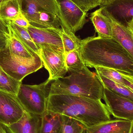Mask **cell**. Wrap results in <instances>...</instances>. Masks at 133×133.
<instances>
[{
    "label": "cell",
    "instance_id": "6da1fadb",
    "mask_svg": "<svg viewBox=\"0 0 133 133\" xmlns=\"http://www.w3.org/2000/svg\"><path fill=\"white\" fill-rule=\"evenodd\" d=\"M80 49L87 67L110 68L133 74V57L112 38L89 37L82 40Z\"/></svg>",
    "mask_w": 133,
    "mask_h": 133
},
{
    "label": "cell",
    "instance_id": "7a4b0ae2",
    "mask_svg": "<svg viewBox=\"0 0 133 133\" xmlns=\"http://www.w3.org/2000/svg\"><path fill=\"white\" fill-rule=\"evenodd\" d=\"M46 111L75 119L87 128L111 119L101 100L69 95H48Z\"/></svg>",
    "mask_w": 133,
    "mask_h": 133
},
{
    "label": "cell",
    "instance_id": "3957f363",
    "mask_svg": "<svg viewBox=\"0 0 133 133\" xmlns=\"http://www.w3.org/2000/svg\"><path fill=\"white\" fill-rule=\"evenodd\" d=\"M104 87L96 73H70L68 76L52 83L48 95L65 94L84 97L94 100L103 98Z\"/></svg>",
    "mask_w": 133,
    "mask_h": 133
},
{
    "label": "cell",
    "instance_id": "277c9868",
    "mask_svg": "<svg viewBox=\"0 0 133 133\" xmlns=\"http://www.w3.org/2000/svg\"><path fill=\"white\" fill-rule=\"evenodd\" d=\"M43 66L39 56L22 58L11 54L5 46L0 52V66L7 74L22 82L24 77L39 70Z\"/></svg>",
    "mask_w": 133,
    "mask_h": 133
},
{
    "label": "cell",
    "instance_id": "5b68a950",
    "mask_svg": "<svg viewBox=\"0 0 133 133\" xmlns=\"http://www.w3.org/2000/svg\"><path fill=\"white\" fill-rule=\"evenodd\" d=\"M50 82L48 79L39 84H21L17 96L26 111L40 116L46 111L49 92L48 86Z\"/></svg>",
    "mask_w": 133,
    "mask_h": 133
},
{
    "label": "cell",
    "instance_id": "8992f818",
    "mask_svg": "<svg viewBox=\"0 0 133 133\" xmlns=\"http://www.w3.org/2000/svg\"><path fill=\"white\" fill-rule=\"evenodd\" d=\"M99 6L103 15L133 31V0H106Z\"/></svg>",
    "mask_w": 133,
    "mask_h": 133
},
{
    "label": "cell",
    "instance_id": "52a82bcc",
    "mask_svg": "<svg viewBox=\"0 0 133 133\" xmlns=\"http://www.w3.org/2000/svg\"><path fill=\"white\" fill-rule=\"evenodd\" d=\"M61 25L68 31L75 34L83 29L87 22V12L82 10L70 0H56Z\"/></svg>",
    "mask_w": 133,
    "mask_h": 133
},
{
    "label": "cell",
    "instance_id": "ba28073f",
    "mask_svg": "<svg viewBox=\"0 0 133 133\" xmlns=\"http://www.w3.org/2000/svg\"><path fill=\"white\" fill-rule=\"evenodd\" d=\"M39 48V57L49 73L48 79L51 81L65 77L68 71L64 51L49 46H41Z\"/></svg>",
    "mask_w": 133,
    "mask_h": 133
},
{
    "label": "cell",
    "instance_id": "9c48e42d",
    "mask_svg": "<svg viewBox=\"0 0 133 133\" xmlns=\"http://www.w3.org/2000/svg\"><path fill=\"white\" fill-rule=\"evenodd\" d=\"M26 111L17 95L0 90V124L3 126L13 124Z\"/></svg>",
    "mask_w": 133,
    "mask_h": 133
},
{
    "label": "cell",
    "instance_id": "30bf717a",
    "mask_svg": "<svg viewBox=\"0 0 133 133\" xmlns=\"http://www.w3.org/2000/svg\"><path fill=\"white\" fill-rule=\"evenodd\" d=\"M103 100L111 115L118 119L133 121V101L104 87Z\"/></svg>",
    "mask_w": 133,
    "mask_h": 133
},
{
    "label": "cell",
    "instance_id": "8fae6325",
    "mask_svg": "<svg viewBox=\"0 0 133 133\" xmlns=\"http://www.w3.org/2000/svg\"><path fill=\"white\" fill-rule=\"evenodd\" d=\"M22 13L33 26L40 15L49 12L59 17L56 0H20Z\"/></svg>",
    "mask_w": 133,
    "mask_h": 133
},
{
    "label": "cell",
    "instance_id": "7c38bea8",
    "mask_svg": "<svg viewBox=\"0 0 133 133\" xmlns=\"http://www.w3.org/2000/svg\"><path fill=\"white\" fill-rule=\"evenodd\" d=\"M27 29L34 42L38 47L41 46H49L64 51L60 36L61 28L41 29L30 25Z\"/></svg>",
    "mask_w": 133,
    "mask_h": 133
},
{
    "label": "cell",
    "instance_id": "4fadbf2b",
    "mask_svg": "<svg viewBox=\"0 0 133 133\" xmlns=\"http://www.w3.org/2000/svg\"><path fill=\"white\" fill-rule=\"evenodd\" d=\"M41 123V116L26 111L17 122L4 127L9 133H39Z\"/></svg>",
    "mask_w": 133,
    "mask_h": 133
},
{
    "label": "cell",
    "instance_id": "5bb4252c",
    "mask_svg": "<svg viewBox=\"0 0 133 133\" xmlns=\"http://www.w3.org/2000/svg\"><path fill=\"white\" fill-rule=\"evenodd\" d=\"M132 129L133 121L116 119L87 128L86 133H130Z\"/></svg>",
    "mask_w": 133,
    "mask_h": 133
},
{
    "label": "cell",
    "instance_id": "9a60e30c",
    "mask_svg": "<svg viewBox=\"0 0 133 133\" xmlns=\"http://www.w3.org/2000/svg\"><path fill=\"white\" fill-rule=\"evenodd\" d=\"M106 16L111 26L112 38L120 44L133 57V31Z\"/></svg>",
    "mask_w": 133,
    "mask_h": 133
},
{
    "label": "cell",
    "instance_id": "2e32d148",
    "mask_svg": "<svg viewBox=\"0 0 133 133\" xmlns=\"http://www.w3.org/2000/svg\"><path fill=\"white\" fill-rule=\"evenodd\" d=\"M96 74L118 83L133 92V74L110 68L95 67Z\"/></svg>",
    "mask_w": 133,
    "mask_h": 133
},
{
    "label": "cell",
    "instance_id": "e0dca14e",
    "mask_svg": "<svg viewBox=\"0 0 133 133\" xmlns=\"http://www.w3.org/2000/svg\"><path fill=\"white\" fill-rule=\"evenodd\" d=\"M9 30V37L6 46L11 54L16 57L27 59L39 56Z\"/></svg>",
    "mask_w": 133,
    "mask_h": 133
},
{
    "label": "cell",
    "instance_id": "ac0fdd59",
    "mask_svg": "<svg viewBox=\"0 0 133 133\" xmlns=\"http://www.w3.org/2000/svg\"><path fill=\"white\" fill-rule=\"evenodd\" d=\"M91 20L94 26L98 37L100 38H112L111 29L107 17L99 8L91 14Z\"/></svg>",
    "mask_w": 133,
    "mask_h": 133
},
{
    "label": "cell",
    "instance_id": "d6986e66",
    "mask_svg": "<svg viewBox=\"0 0 133 133\" xmlns=\"http://www.w3.org/2000/svg\"><path fill=\"white\" fill-rule=\"evenodd\" d=\"M65 55L66 65L68 72L70 73H79L90 71L82 58L80 48Z\"/></svg>",
    "mask_w": 133,
    "mask_h": 133
},
{
    "label": "cell",
    "instance_id": "ffe728a7",
    "mask_svg": "<svg viewBox=\"0 0 133 133\" xmlns=\"http://www.w3.org/2000/svg\"><path fill=\"white\" fill-rule=\"evenodd\" d=\"M61 122V115L46 111L41 116L39 133H58Z\"/></svg>",
    "mask_w": 133,
    "mask_h": 133
},
{
    "label": "cell",
    "instance_id": "44dd1931",
    "mask_svg": "<svg viewBox=\"0 0 133 133\" xmlns=\"http://www.w3.org/2000/svg\"><path fill=\"white\" fill-rule=\"evenodd\" d=\"M7 22L9 29L14 36L39 56L40 48L34 42L27 29L18 25L12 21Z\"/></svg>",
    "mask_w": 133,
    "mask_h": 133
},
{
    "label": "cell",
    "instance_id": "7402d4cb",
    "mask_svg": "<svg viewBox=\"0 0 133 133\" xmlns=\"http://www.w3.org/2000/svg\"><path fill=\"white\" fill-rule=\"evenodd\" d=\"M20 0H4L0 8V18L12 21L22 12Z\"/></svg>",
    "mask_w": 133,
    "mask_h": 133
},
{
    "label": "cell",
    "instance_id": "603a6c76",
    "mask_svg": "<svg viewBox=\"0 0 133 133\" xmlns=\"http://www.w3.org/2000/svg\"><path fill=\"white\" fill-rule=\"evenodd\" d=\"M60 36L63 44L64 54H67L80 48L82 40L62 26H61Z\"/></svg>",
    "mask_w": 133,
    "mask_h": 133
},
{
    "label": "cell",
    "instance_id": "cb8c5ba5",
    "mask_svg": "<svg viewBox=\"0 0 133 133\" xmlns=\"http://www.w3.org/2000/svg\"><path fill=\"white\" fill-rule=\"evenodd\" d=\"M97 75L103 87L133 101V92L128 88L107 77L98 74Z\"/></svg>",
    "mask_w": 133,
    "mask_h": 133
},
{
    "label": "cell",
    "instance_id": "d4e9b609",
    "mask_svg": "<svg viewBox=\"0 0 133 133\" xmlns=\"http://www.w3.org/2000/svg\"><path fill=\"white\" fill-rule=\"evenodd\" d=\"M61 116V126L58 133H86L87 128L83 124L70 117Z\"/></svg>",
    "mask_w": 133,
    "mask_h": 133
},
{
    "label": "cell",
    "instance_id": "484cf974",
    "mask_svg": "<svg viewBox=\"0 0 133 133\" xmlns=\"http://www.w3.org/2000/svg\"><path fill=\"white\" fill-rule=\"evenodd\" d=\"M22 82L7 74L0 66V90L17 95Z\"/></svg>",
    "mask_w": 133,
    "mask_h": 133
},
{
    "label": "cell",
    "instance_id": "4316f807",
    "mask_svg": "<svg viewBox=\"0 0 133 133\" xmlns=\"http://www.w3.org/2000/svg\"><path fill=\"white\" fill-rule=\"evenodd\" d=\"M86 12L100 4V0H70Z\"/></svg>",
    "mask_w": 133,
    "mask_h": 133
},
{
    "label": "cell",
    "instance_id": "83f0119b",
    "mask_svg": "<svg viewBox=\"0 0 133 133\" xmlns=\"http://www.w3.org/2000/svg\"><path fill=\"white\" fill-rule=\"evenodd\" d=\"M11 21L18 25L27 29L30 25L29 21L22 12L15 19Z\"/></svg>",
    "mask_w": 133,
    "mask_h": 133
},
{
    "label": "cell",
    "instance_id": "f1b7e54d",
    "mask_svg": "<svg viewBox=\"0 0 133 133\" xmlns=\"http://www.w3.org/2000/svg\"><path fill=\"white\" fill-rule=\"evenodd\" d=\"M0 35L9 37V30L7 21L0 18Z\"/></svg>",
    "mask_w": 133,
    "mask_h": 133
},
{
    "label": "cell",
    "instance_id": "f546056e",
    "mask_svg": "<svg viewBox=\"0 0 133 133\" xmlns=\"http://www.w3.org/2000/svg\"><path fill=\"white\" fill-rule=\"evenodd\" d=\"M9 37L0 35V52L6 46Z\"/></svg>",
    "mask_w": 133,
    "mask_h": 133
},
{
    "label": "cell",
    "instance_id": "4dcf8cb0",
    "mask_svg": "<svg viewBox=\"0 0 133 133\" xmlns=\"http://www.w3.org/2000/svg\"><path fill=\"white\" fill-rule=\"evenodd\" d=\"M0 133H7L4 126L1 124H0Z\"/></svg>",
    "mask_w": 133,
    "mask_h": 133
},
{
    "label": "cell",
    "instance_id": "1f68e13d",
    "mask_svg": "<svg viewBox=\"0 0 133 133\" xmlns=\"http://www.w3.org/2000/svg\"><path fill=\"white\" fill-rule=\"evenodd\" d=\"M4 1V0H0V8H1V5Z\"/></svg>",
    "mask_w": 133,
    "mask_h": 133
},
{
    "label": "cell",
    "instance_id": "d6a6232c",
    "mask_svg": "<svg viewBox=\"0 0 133 133\" xmlns=\"http://www.w3.org/2000/svg\"><path fill=\"white\" fill-rule=\"evenodd\" d=\"M106 1V0H100L101 2H102L104 1Z\"/></svg>",
    "mask_w": 133,
    "mask_h": 133
}]
</instances>
